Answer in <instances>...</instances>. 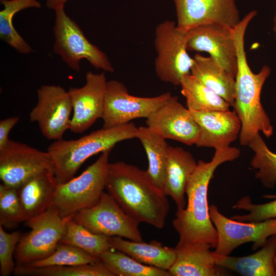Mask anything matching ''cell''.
Returning a JSON list of instances; mask_svg holds the SVG:
<instances>
[{"label":"cell","instance_id":"31","mask_svg":"<svg viewBox=\"0 0 276 276\" xmlns=\"http://www.w3.org/2000/svg\"><path fill=\"white\" fill-rule=\"evenodd\" d=\"M254 152L250 166L257 170L255 177L266 189L274 188L276 184V153L272 152L258 134L248 146Z\"/></svg>","mask_w":276,"mask_h":276},{"label":"cell","instance_id":"40","mask_svg":"<svg viewBox=\"0 0 276 276\" xmlns=\"http://www.w3.org/2000/svg\"><path fill=\"white\" fill-rule=\"evenodd\" d=\"M275 267H276V264H275Z\"/></svg>","mask_w":276,"mask_h":276},{"label":"cell","instance_id":"33","mask_svg":"<svg viewBox=\"0 0 276 276\" xmlns=\"http://www.w3.org/2000/svg\"><path fill=\"white\" fill-rule=\"evenodd\" d=\"M24 222L17 189L0 185V225L12 229Z\"/></svg>","mask_w":276,"mask_h":276},{"label":"cell","instance_id":"36","mask_svg":"<svg viewBox=\"0 0 276 276\" xmlns=\"http://www.w3.org/2000/svg\"><path fill=\"white\" fill-rule=\"evenodd\" d=\"M18 117H9L0 121V150L3 149L9 141V134L18 122Z\"/></svg>","mask_w":276,"mask_h":276},{"label":"cell","instance_id":"22","mask_svg":"<svg viewBox=\"0 0 276 276\" xmlns=\"http://www.w3.org/2000/svg\"><path fill=\"white\" fill-rule=\"evenodd\" d=\"M214 254L217 265L241 275L276 276V235L270 236L260 250L247 256L237 257Z\"/></svg>","mask_w":276,"mask_h":276},{"label":"cell","instance_id":"17","mask_svg":"<svg viewBox=\"0 0 276 276\" xmlns=\"http://www.w3.org/2000/svg\"><path fill=\"white\" fill-rule=\"evenodd\" d=\"M232 30L214 24L195 27L189 30L187 50L208 53L224 70L236 77L237 53Z\"/></svg>","mask_w":276,"mask_h":276},{"label":"cell","instance_id":"10","mask_svg":"<svg viewBox=\"0 0 276 276\" xmlns=\"http://www.w3.org/2000/svg\"><path fill=\"white\" fill-rule=\"evenodd\" d=\"M73 219L95 234L143 241L140 223L126 213L108 192H103L95 205L78 212Z\"/></svg>","mask_w":276,"mask_h":276},{"label":"cell","instance_id":"26","mask_svg":"<svg viewBox=\"0 0 276 276\" xmlns=\"http://www.w3.org/2000/svg\"><path fill=\"white\" fill-rule=\"evenodd\" d=\"M181 93L186 99L187 108L196 111L228 110L231 105L191 73L181 81Z\"/></svg>","mask_w":276,"mask_h":276},{"label":"cell","instance_id":"39","mask_svg":"<svg viewBox=\"0 0 276 276\" xmlns=\"http://www.w3.org/2000/svg\"><path fill=\"white\" fill-rule=\"evenodd\" d=\"M274 263H275V264H276V255H275V257L274 258Z\"/></svg>","mask_w":276,"mask_h":276},{"label":"cell","instance_id":"30","mask_svg":"<svg viewBox=\"0 0 276 276\" xmlns=\"http://www.w3.org/2000/svg\"><path fill=\"white\" fill-rule=\"evenodd\" d=\"M13 274L18 276H114L101 261L93 264L73 266H16Z\"/></svg>","mask_w":276,"mask_h":276},{"label":"cell","instance_id":"34","mask_svg":"<svg viewBox=\"0 0 276 276\" xmlns=\"http://www.w3.org/2000/svg\"><path fill=\"white\" fill-rule=\"evenodd\" d=\"M233 209L248 212L245 215L231 217L239 221L257 222L276 218V200L264 204H255L252 203L249 196H245L240 199Z\"/></svg>","mask_w":276,"mask_h":276},{"label":"cell","instance_id":"6","mask_svg":"<svg viewBox=\"0 0 276 276\" xmlns=\"http://www.w3.org/2000/svg\"><path fill=\"white\" fill-rule=\"evenodd\" d=\"M54 52L72 70L79 72L80 62L86 59L95 68L113 73L106 54L91 43L78 25L65 13L64 7L55 10Z\"/></svg>","mask_w":276,"mask_h":276},{"label":"cell","instance_id":"8","mask_svg":"<svg viewBox=\"0 0 276 276\" xmlns=\"http://www.w3.org/2000/svg\"><path fill=\"white\" fill-rule=\"evenodd\" d=\"M51 205L40 215L25 222L30 231L22 235L15 252L16 266L43 259L55 250L66 230L68 220Z\"/></svg>","mask_w":276,"mask_h":276},{"label":"cell","instance_id":"19","mask_svg":"<svg viewBox=\"0 0 276 276\" xmlns=\"http://www.w3.org/2000/svg\"><path fill=\"white\" fill-rule=\"evenodd\" d=\"M176 259L169 270L172 276H217L224 273L215 263L211 245L198 243L175 246Z\"/></svg>","mask_w":276,"mask_h":276},{"label":"cell","instance_id":"11","mask_svg":"<svg viewBox=\"0 0 276 276\" xmlns=\"http://www.w3.org/2000/svg\"><path fill=\"white\" fill-rule=\"evenodd\" d=\"M209 214L218 234L214 252L218 255L229 256L236 248L248 242L254 243L252 248L255 250L276 235V218L257 222L239 221L222 214L214 204L209 206Z\"/></svg>","mask_w":276,"mask_h":276},{"label":"cell","instance_id":"13","mask_svg":"<svg viewBox=\"0 0 276 276\" xmlns=\"http://www.w3.org/2000/svg\"><path fill=\"white\" fill-rule=\"evenodd\" d=\"M47 170L53 171L47 151L11 140L0 150V178L8 187L18 189L31 177Z\"/></svg>","mask_w":276,"mask_h":276},{"label":"cell","instance_id":"18","mask_svg":"<svg viewBox=\"0 0 276 276\" xmlns=\"http://www.w3.org/2000/svg\"><path fill=\"white\" fill-rule=\"evenodd\" d=\"M189 110L199 127L197 147H227L239 136L241 123L235 111Z\"/></svg>","mask_w":276,"mask_h":276},{"label":"cell","instance_id":"23","mask_svg":"<svg viewBox=\"0 0 276 276\" xmlns=\"http://www.w3.org/2000/svg\"><path fill=\"white\" fill-rule=\"evenodd\" d=\"M109 243L111 249L123 252L144 264L165 270L169 271L176 259L175 247L164 246L155 240L146 243L109 236Z\"/></svg>","mask_w":276,"mask_h":276},{"label":"cell","instance_id":"1","mask_svg":"<svg viewBox=\"0 0 276 276\" xmlns=\"http://www.w3.org/2000/svg\"><path fill=\"white\" fill-rule=\"evenodd\" d=\"M210 162H197L187 185L188 203L185 209L177 211L173 226L179 235L176 245L204 243L216 248L218 243L217 230L211 221L208 201V187L217 167L232 162L240 155V150L227 147L215 149Z\"/></svg>","mask_w":276,"mask_h":276},{"label":"cell","instance_id":"7","mask_svg":"<svg viewBox=\"0 0 276 276\" xmlns=\"http://www.w3.org/2000/svg\"><path fill=\"white\" fill-rule=\"evenodd\" d=\"M190 36V31L179 30L173 21H165L156 27L155 70L162 81L180 85L183 77L190 74L194 63L193 58L188 53L187 43Z\"/></svg>","mask_w":276,"mask_h":276},{"label":"cell","instance_id":"16","mask_svg":"<svg viewBox=\"0 0 276 276\" xmlns=\"http://www.w3.org/2000/svg\"><path fill=\"white\" fill-rule=\"evenodd\" d=\"M146 126L164 139L178 141L188 146L195 145L199 127L190 110L172 96L163 105L151 113Z\"/></svg>","mask_w":276,"mask_h":276},{"label":"cell","instance_id":"2","mask_svg":"<svg viewBox=\"0 0 276 276\" xmlns=\"http://www.w3.org/2000/svg\"><path fill=\"white\" fill-rule=\"evenodd\" d=\"M105 189L121 208L139 223L158 229L164 227L169 203L147 171L124 162L109 163Z\"/></svg>","mask_w":276,"mask_h":276},{"label":"cell","instance_id":"15","mask_svg":"<svg viewBox=\"0 0 276 276\" xmlns=\"http://www.w3.org/2000/svg\"><path fill=\"white\" fill-rule=\"evenodd\" d=\"M85 84L81 87H71L70 95L73 115L70 130L81 133L102 118L107 80L105 73L88 72L85 74Z\"/></svg>","mask_w":276,"mask_h":276},{"label":"cell","instance_id":"25","mask_svg":"<svg viewBox=\"0 0 276 276\" xmlns=\"http://www.w3.org/2000/svg\"><path fill=\"white\" fill-rule=\"evenodd\" d=\"M136 138L141 141L147 154L148 160L147 171L156 186L163 191L169 145L165 139L147 126L138 128Z\"/></svg>","mask_w":276,"mask_h":276},{"label":"cell","instance_id":"14","mask_svg":"<svg viewBox=\"0 0 276 276\" xmlns=\"http://www.w3.org/2000/svg\"><path fill=\"white\" fill-rule=\"evenodd\" d=\"M180 30L214 24L234 29L240 22L235 0H173Z\"/></svg>","mask_w":276,"mask_h":276},{"label":"cell","instance_id":"24","mask_svg":"<svg viewBox=\"0 0 276 276\" xmlns=\"http://www.w3.org/2000/svg\"><path fill=\"white\" fill-rule=\"evenodd\" d=\"M191 74L233 106L235 95V77L224 70L210 56L196 54Z\"/></svg>","mask_w":276,"mask_h":276},{"label":"cell","instance_id":"37","mask_svg":"<svg viewBox=\"0 0 276 276\" xmlns=\"http://www.w3.org/2000/svg\"><path fill=\"white\" fill-rule=\"evenodd\" d=\"M67 1L68 0H47L46 6L55 10L57 8L64 7Z\"/></svg>","mask_w":276,"mask_h":276},{"label":"cell","instance_id":"12","mask_svg":"<svg viewBox=\"0 0 276 276\" xmlns=\"http://www.w3.org/2000/svg\"><path fill=\"white\" fill-rule=\"evenodd\" d=\"M37 102L29 114L30 121L36 122L47 139H62L70 130L72 105L68 91L59 85H41L37 91Z\"/></svg>","mask_w":276,"mask_h":276},{"label":"cell","instance_id":"28","mask_svg":"<svg viewBox=\"0 0 276 276\" xmlns=\"http://www.w3.org/2000/svg\"><path fill=\"white\" fill-rule=\"evenodd\" d=\"M99 258L114 276H172L168 270L141 263L118 250L106 251Z\"/></svg>","mask_w":276,"mask_h":276},{"label":"cell","instance_id":"9","mask_svg":"<svg viewBox=\"0 0 276 276\" xmlns=\"http://www.w3.org/2000/svg\"><path fill=\"white\" fill-rule=\"evenodd\" d=\"M172 96L170 92L153 97H140L130 95L121 82L107 81L102 118L103 128H109L147 118L166 103Z\"/></svg>","mask_w":276,"mask_h":276},{"label":"cell","instance_id":"21","mask_svg":"<svg viewBox=\"0 0 276 276\" xmlns=\"http://www.w3.org/2000/svg\"><path fill=\"white\" fill-rule=\"evenodd\" d=\"M197 164L190 152L169 145L163 192L167 196L171 197L177 211L186 208L185 195L188 180Z\"/></svg>","mask_w":276,"mask_h":276},{"label":"cell","instance_id":"41","mask_svg":"<svg viewBox=\"0 0 276 276\" xmlns=\"http://www.w3.org/2000/svg\"><path fill=\"white\" fill-rule=\"evenodd\" d=\"M275 38H276V34H275Z\"/></svg>","mask_w":276,"mask_h":276},{"label":"cell","instance_id":"29","mask_svg":"<svg viewBox=\"0 0 276 276\" xmlns=\"http://www.w3.org/2000/svg\"><path fill=\"white\" fill-rule=\"evenodd\" d=\"M109 237L90 232L72 217L67 222L65 232L60 242L76 246L99 258L102 253L111 249Z\"/></svg>","mask_w":276,"mask_h":276},{"label":"cell","instance_id":"4","mask_svg":"<svg viewBox=\"0 0 276 276\" xmlns=\"http://www.w3.org/2000/svg\"><path fill=\"white\" fill-rule=\"evenodd\" d=\"M138 128L132 122L94 131L76 140L54 141L47 148L58 183L74 177L81 165L93 155L111 150L118 143L136 138Z\"/></svg>","mask_w":276,"mask_h":276},{"label":"cell","instance_id":"20","mask_svg":"<svg viewBox=\"0 0 276 276\" xmlns=\"http://www.w3.org/2000/svg\"><path fill=\"white\" fill-rule=\"evenodd\" d=\"M57 184L53 171L47 170L31 177L17 189L24 222L51 206Z\"/></svg>","mask_w":276,"mask_h":276},{"label":"cell","instance_id":"3","mask_svg":"<svg viewBox=\"0 0 276 276\" xmlns=\"http://www.w3.org/2000/svg\"><path fill=\"white\" fill-rule=\"evenodd\" d=\"M252 18L251 14H247L232 30L238 63L233 106L241 123L240 144L245 146H248L260 132L269 138L273 131L270 120L261 102L262 89L270 74V68L264 65L259 73H253L248 64L244 49L245 31Z\"/></svg>","mask_w":276,"mask_h":276},{"label":"cell","instance_id":"35","mask_svg":"<svg viewBox=\"0 0 276 276\" xmlns=\"http://www.w3.org/2000/svg\"><path fill=\"white\" fill-rule=\"evenodd\" d=\"M22 234L19 231L7 233L0 225V275L9 276L15 267L13 257Z\"/></svg>","mask_w":276,"mask_h":276},{"label":"cell","instance_id":"5","mask_svg":"<svg viewBox=\"0 0 276 276\" xmlns=\"http://www.w3.org/2000/svg\"><path fill=\"white\" fill-rule=\"evenodd\" d=\"M110 151L102 152L98 159L78 176L57 184L51 205L62 217H73L98 202L105 188Z\"/></svg>","mask_w":276,"mask_h":276},{"label":"cell","instance_id":"27","mask_svg":"<svg viewBox=\"0 0 276 276\" xmlns=\"http://www.w3.org/2000/svg\"><path fill=\"white\" fill-rule=\"evenodd\" d=\"M4 9L0 11V38L17 52L27 54L34 52L19 34L13 24L17 12L29 8H40L37 0H0Z\"/></svg>","mask_w":276,"mask_h":276},{"label":"cell","instance_id":"38","mask_svg":"<svg viewBox=\"0 0 276 276\" xmlns=\"http://www.w3.org/2000/svg\"><path fill=\"white\" fill-rule=\"evenodd\" d=\"M273 30L276 34V0H275V14L273 18Z\"/></svg>","mask_w":276,"mask_h":276},{"label":"cell","instance_id":"32","mask_svg":"<svg viewBox=\"0 0 276 276\" xmlns=\"http://www.w3.org/2000/svg\"><path fill=\"white\" fill-rule=\"evenodd\" d=\"M100 260L83 249L72 245L59 242L49 257L26 265L31 267L52 266H73L99 262Z\"/></svg>","mask_w":276,"mask_h":276}]
</instances>
